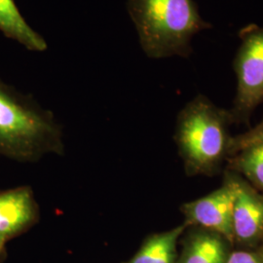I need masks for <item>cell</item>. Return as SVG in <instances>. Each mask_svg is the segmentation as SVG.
<instances>
[{
    "instance_id": "cell-6",
    "label": "cell",
    "mask_w": 263,
    "mask_h": 263,
    "mask_svg": "<svg viewBox=\"0 0 263 263\" xmlns=\"http://www.w3.org/2000/svg\"><path fill=\"white\" fill-rule=\"evenodd\" d=\"M39 217V206L31 188L0 190V247L28 231Z\"/></svg>"
},
{
    "instance_id": "cell-13",
    "label": "cell",
    "mask_w": 263,
    "mask_h": 263,
    "mask_svg": "<svg viewBox=\"0 0 263 263\" xmlns=\"http://www.w3.org/2000/svg\"><path fill=\"white\" fill-rule=\"evenodd\" d=\"M224 263H263L262 258L247 252H237L227 256Z\"/></svg>"
},
{
    "instance_id": "cell-3",
    "label": "cell",
    "mask_w": 263,
    "mask_h": 263,
    "mask_svg": "<svg viewBox=\"0 0 263 263\" xmlns=\"http://www.w3.org/2000/svg\"><path fill=\"white\" fill-rule=\"evenodd\" d=\"M228 115L199 96L179 113L177 142L188 169L207 171L223 155Z\"/></svg>"
},
{
    "instance_id": "cell-5",
    "label": "cell",
    "mask_w": 263,
    "mask_h": 263,
    "mask_svg": "<svg viewBox=\"0 0 263 263\" xmlns=\"http://www.w3.org/2000/svg\"><path fill=\"white\" fill-rule=\"evenodd\" d=\"M234 200L235 184L234 180H230L210 195L184 204L182 213L187 224L203 226L232 239L234 237L232 226Z\"/></svg>"
},
{
    "instance_id": "cell-2",
    "label": "cell",
    "mask_w": 263,
    "mask_h": 263,
    "mask_svg": "<svg viewBox=\"0 0 263 263\" xmlns=\"http://www.w3.org/2000/svg\"><path fill=\"white\" fill-rule=\"evenodd\" d=\"M144 54L151 59L192 54L193 37L212 28L195 0H127Z\"/></svg>"
},
{
    "instance_id": "cell-8",
    "label": "cell",
    "mask_w": 263,
    "mask_h": 263,
    "mask_svg": "<svg viewBox=\"0 0 263 263\" xmlns=\"http://www.w3.org/2000/svg\"><path fill=\"white\" fill-rule=\"evenodd\" d=\"M0 32L30 51L47 49L45 39L28 25L14 0H0Z\"/></svg>"
},
{
    "instance_id": "cell-11",
    "label": "cell",
    "mask_w": 263,
    "mask_h": 263,
    "mask_svg": "<svg viewBox=\"0 0 263 263\" xmlns=\"http://www.w3.org/2000/svg\"><path fill=\"white\" fill-rule=\"evenodd\" d=\"M236 165L248 179L263 189V142L242 151Z\"/></svg>"
},
{
    "instance_id": "cell-14",
    "label": "cell",
    "mask_w": 263,
    "mask_h": 263,
    "mask_svg": "<svg viewBox=\"0 0 263 263\" xmlns=\"http://www.w3.org/2000/svg\"><path fill=\"white\" fill-rule=\"evenodd\" d=\"M5 256V247H0V263L4 259Z\"/></svg>"
},
{
    "instance_id": "cell-10",
    "label": "cell",
    "mask_w": 263,
    "mask_h": 263,
    "mask_svg": "<svg viewBox=\"0 0 263 263\" xmlns=\"http://www.w3.org/2000/svg\"><path fill=\"white\" fill-rule=\"evenodd\" d=\"M226 247L219 237L198 233L188 241L180 263H224Z\"/></svg>"
},
{
    "instance_id": "cell-9",
    "label": "cell",
    "mask_w": 263,
    "mask_h": 263,
    "mask_svg": "<svg viewBox=\"0 0 263 263\" xmlns=\"http://www.w3.org/2000/svg\"><path fill=\"white\" fill-rule=\"evenodd\" d=\"M187 223L152 235L143 243L139 252L127 263H175L177 244Z\"/></svg>"
},
{
    "instance_id": "cell-4",
    "label": "cell",
    "mask_w": 263,
    "mask_h": 263,
    "mask_svg": "<svg viewBox=\"0 0 263 263\" xmlns=\"http://www.w3.org/2000/svg\"><path fill=\"white\" fill-rule=\"evenodd\" d=\"M237 76L235 112L248 115L263 103V27L252 25L241 31L234 59Z\"/></svg>"
},
{
    "instance_id": "cell-1",
    "label": "cell",
    "mask_w": 263,
    "mask_h": 263,
    "mask_svg": "<svg viewBox=\"0 0 263 263\" xmlns=\"http://www.w3.org/2000/svg\"><path fill=\"white\" fill-rule=\"evenodd\" d=\"M64 151L62 128L53 114L0 80V156L32 163Z\"/></svg>"
},
{
    "instance_id": "cell-7",
    "label": "cell",
    "mask_w": 263,
    "mask_h": 263,
    "mask_svg": "<svg viewBox=\"0 0 263 263\" xmlns=\"http://www.w3.org/2000/svg\"><path fill=\"white\" fill-rule=\"evenodd\" d=\"M234 184L233 234L241 241H252L262 233L263 198L245 183L234 180Z\"/></svg>"
},
{
    "instance_id": "cell-12",
    "label": "cell",
    "mask_w": 263,
    "mask_h": 263,
    "mask_svg": "<svg viewBox=\"0 0 263 263\" xmlns=\"http://www.w3.org/2000/svg\"><path fill=\"white\" fill-rule=\"evenodd\" d=\"M263 142V119L257 126L250 130L244 135L237 137L232 142V148L234 151H244L245 148L256 143Z\"/></svg>"
}]
</instances>
